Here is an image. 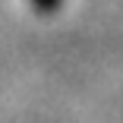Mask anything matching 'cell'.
Returning <instances> with one entry per match:
<instances>
[{"label":"cell","instance_id":"1","mask_svg":"<svg viewBox=\"0 0 123 123\" xmlns=\"http://www.w3.org/2000/svg\"><path fill=\"white\" fill-rule=\"evenodd\" d=\"M32 3H35V10H41V13H51V10L60 6V0H32Z\"/></svg>","mask_w":123,"mask_h":123}]
</instances>
